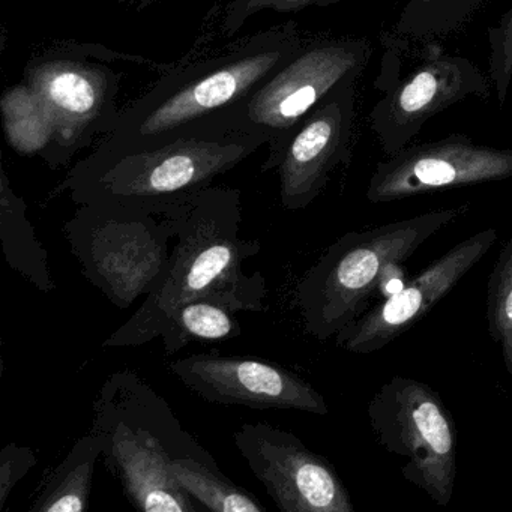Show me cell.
Returning <instances> with one entry per match:
<instances>
[{
	"instance_id": "cell-19",
	"label": "cell",
	"mask_w": 512,
	"mask_h": 512,
	"mask_svg": "<svg viewBox=\"0 0 512 512\" xmlns=\"http://www.w3.org/2000/svg\"><path fill=\"white\" fill-rule=\"evenodd\" d=\"M242 326L236 311L212 299L185 302L167 320L161 338L167 355H175L193 343L241 337Z\"/></svg>"
},
{
	"instance_id": "cell-16",
	"label": "cell",
	"mask_w": 512,
	"mask_h": 512,
	"mask_svg": "<svg viewBox=\"0 0 512 512\" xmlns=\"http://www.w3.org/2000/svg\"><path fill=\"white\" fill-rule=\"evenodd\" d=\"M100 457H103V446L89 431L74 443L67 457L50 473L29 511H88L92 479Z\"/></svg>"
},
{
	"instance_id": "cell-13",
	"label": "cell",
	"mask_w": 512,
	"mask_h": 512,
	"mask_svg": "<svg viewBox=\"0 0 512 512\" xmlns=\"http://www.w3.org/2000/svg\"><path fill=\"white\" fill-rule=\"evenodd\" d=\"M353 101V82L346 83L314 107L277 151L268 154L262 172L277 170L281 206L286 211L308 208L347 160Z\"/></svg>"
},
{
	"instance_id": "cell-11",
	"label": "cell",
	"mask_w": 512,
	"mask_h": 512,
	"mask_svg": "<svg viewBox=\"0 0 512 512\" xmlns=\"http://www.w3.org/2000/svg\"><path fill=\"white\" fill-rule=\"evenodd\" d=\"M496 241L497 230L485 229L458 242L338 332L335 344L355 355H371L385 349L424 319L481 262Z\"/></svg>"
},
{
	"instance_id": "cell-9",
	"label": "cell",
	"mask_w": 512,
	"mask_h": 512,
	"mask_svg": "<svg viewBox=\"0 0 512 512\" xmlns=\"http://www.w3.org/2000/svg\"><path fill=\"white\" fill-rule=\"evenodd\" d=\"M367 415L376 442L404 460L403 478L448 506L457 479V433L440 395L421 380L394 376L377 389Z\"/></svg>"
},
{
	"instance_id": "cell-10",
	"label": "cell",
	"mask_w": 512,
	"mask_h": 512,
	"mask_svg": "<svg viewBox=\"0 0 512 512\" xmlns=\"http://www.w3.org/2000/svg\"><path fill=\"white\" fill-rule=\"evenodd\" d=\"M239 454L281 512H353L337 470L292 431L244 424L233 434Z\"/></svg>"
},
{
	"instance_id": "cell-23",
	"label": "cell",
	"mask_w": 512,
	"mask_h": 512,
	"mask_svg": "<svg viewBox=\"0 0 512 512\" xmlns=\"http://www.w3.org/2000/svg\"><path fill=\"white\" fill-rule=\"evenodd\" d=\"M37 454L28 446L8 443L0 451V511H4L16 485L37 466Z\"/></svg>"
},
{
	"instance_id": "cell-5",
	"label": "cell",
	"mask_w": 512,
	"mask_h": 512,
	"mask_svg": "<svg viewBox=\"0 0 512 512\" xmlns=\"http://www.w3.org/2000/svg\"><path fill=\"white\" fill-rule=\"evenodd\" d=\"M467 211L457 206L340 236L296 287L305 332L320 341L335 337L367 311L391 272Z\"/></svg>"
},
{
	"instance_id": "cell-2",
	"label": "cell",
	"mask_w": 512,
	"mask_h": 512,
	"mask_svg": "<svg viewBox=\"0 0 512 512\" xmlns=\"http://www.w3.org/2000/svg\"><path fill=\"white\" fill-rule=\"evenodd\" d=\"M304 43L298 25L287 22L205 61L178 65L122 109L115 130L91 155L112 157L193 136L203 124L250 97Z\"/></svg>"
},
{
	"instance_id": "cell-21",
	"label": "cell",
	"mask_w": 512,
	"mask_h": 512,
	"mask_svg": "<svg viewBox=\"0 0 512 512\" xmlns=\"http://www.w3.org/2000/svg\"><path fill=\"white\" fill-rule=\"evenodd\" d=\"M488 335L502 353L506 373L512 377V236L491 269L487 284Z\"/></svg>"
},
{
	"instance_id": "cell-24",
	"label": "cell",
	"mask_w": 512,
	"mask_h": 512,
	"mask_svg": "<svg viewBox=\"0 0 512 512\" xmlns=\"http://www.w3.org/2000/svg\"><path fill=\"white\" fill-rule=\"evenodd\" d=\"M490 65L491 76L503 100L512 76V10L497 31L491 35Z\"/></svg>"
},
{
	"instance_id": "cell-22",
	"label": "cell",
	"mask_w": 512,
	"mask_h": 512,
	"mask_svg": "<svg viewBox=\"0 0 512 512\" xmlns=\"http://www.w3.org/2000/svg\"><path fill=\"white\" fill-rule=\"evenodd\" d=\"M340 0H230L221 13L220 31L224 37L238 34L248 20L263 11L292 14L313 7H326Z\"/></svg>"
},
{
	"instance_id": "cell-1",
	"label": "cell",
	"mask_w": 512,
	"mask_h": 512,
	"mask_svg": "<svg viewBox=\"0 0 512 512\" xmlns=\"http://www.w3.org/2000/svg\"><path fill=\"white\" fill-rule=\"evenodd\" d=\"M154 208L169 217L175 230L166 272L139 310L103 347L148 344L161 337L170 316L193 299H212L236 313L266 310V278L262 272L247 274L244 269L262 245L257 239L241 236V190L209 187L181 202Z\"/></svg>"
},
{
	"instance_id": "cell-18",
	"label": "cell",
	"mask_w": 512,
	"mask_h": 512,
	"mask_svg": "<svg viewBox=\"0 0 512 512\" xmlns=\"http://www.w3.org/2000/svg\"><path fill=\"white\" fill-rule=\"evenodd\" d=\"M173 476L202 508L215 512H266V506L221 472L215 458L185 455L170 464Z\"/></svg>"
},
{
	"instance_id": "cell-4",
	"label": "cell",
	"mask_w": 512,
	"mask_h": 512,
	"mask_svg": "<svg viewBox=\"0 0 512 512\" xmlns=\"http://www.w3.org/2000/svg\"><path fill=\"white\" fill-rule=\"evenodd\" d=\"M268 143L260 134H197L112 157L88 155L55 194L67 193L77 206L106 200L169 205L212 187Z\"/></svg>"
},
{
	"instance_id": "cell-20",
	"label": "cell",
	"mask_w": 512,
	"mask_h": 512,
	"mask_svg": "<svg viewBox=\"0 0 512 512\" xmlns=\"http://www.w3.org/2000/svg\"><path fill=\"white\" fill-rule=\"evenodd\" d=\"M463 92V73L451 62H436L419 71L397 95L395 118L418 122L445 109Z\"/></svg>"
},
{
	"instance_id": "cell-8",
	"label": "cell",
	"mask_w": 512,
	"mask_h": 512,
	"mask_svg": "<svg viewBox=\"0 0 512 512\" xmlns=\"http://www.w3.org/2000/svg\"><path fill=\"white\" fill-rule=\"evenodd\" d=\"M364 44L316 41L304 46L250 97L203 124L196 134H260L277 151L293 128L326 97L353 82L365 64Z\"/></svg>"
},
{
	"instance_id": "cell-15",
	"label": "cell",
	"mask_w": 512,
	"mask_h": 512,
	"mask_svg": "<svg viewBox=\"0 0 512 512\" xmlns=\"http://www.w3.org/2000/svg\"><path fill=\"white\" fill-rule=\"evenodd\" d=\"M0 241L5 260L32 286L44 293L55 290L49 253L28 217L25 199L14 191L7 172H0Z\"/></svg>"
},
{
	"instance_id": "cell-12",
	"label": "cell",
	"mask_w": 512,
	"mask_h": 512,
	"mask_svg": "<svg viewBox=\"0 0 512 512\" xmlns=\"http://www.w3.org/2000/svg\"><path fill=\"white\" fill-rule=\"evenodd\" d=\"M170 371L209 403L250 409L299 410L326 416L328 403L307 380L272 362L220 352L170 362Z\"/></svg>"
},
{
	"instance_id": "cell-7",
	"label": "cell",
	"mask_w": 512,
	"mask_h": 512,
	"mask_svg": "<svg viewBox=\"0 0 512 512\" xmlns=\"http://www.w3.org/2000/svg\"><path fill=\"white\" fill-rule=\"evenodd\" d=\"M146 64L140 56L118 53L100 44L64 41L35 55L23 71L28 83L50 110L55 122V146L47 160L52 170L67 166L98 136L118 125L122 73L104 62Z\"/></svg>"
},
{
	"instance_id": "cell-17",
	"label": "cell",
	"mask_w": 512,
	"mask_h": 512,
	"mask_svg": "<svg viewBox=\"0 0 512 512\" xmlns=\"http://www.w3.org/2000/svg\"><path fill=\"white\" fill-rule=\"evenodd\" d=\"M0 115L11 149L23 157L38 155L47 163L55 146V122L40 95L25 82L7 89Z\"/></svg>"
},
{
	"instance_id": "cell-3",
	"label": "cell",
	"mask_w": 512,
	"mask_h": 512,
	"mask_svg": "<svg viewBox=\"0 0 512 512\" xmlns=\"http://www.w3.org/2000/svg\"><path fill=\"white\" fill-rule=\"evenodd\" d=\"M92 433L104 464L134 508L145 512H197L202 506L173 476L185 455H208L182 427L170 404L130 368L107 377L94 401Z\"/></svg>"
},
{
	"instance_id": "cell-6",
	"label": "cell",
	"mask_w": 512,
	"mask_h": 512,
	"mask_svg": "<svg viewBox=\"0 0 512 512\" xmlns=\"http://www.w3.org/2000/svg\"><path fill=\"white\" fill-rule=\"evenodd\" d=\"M64 235L83 277L115 307L128 310L160 283L175 230L154 206L106 200L79 205Z\"/></svg>"
},
{
	"instance_id": "cell-14",
	"label": "cell",
	"mask_w": 512,
	"mask_h": 512,
	"mask_svg": "<svg viewBox=\"0 0 512 512\" xmlns=\"http://www.w3.org/2000/svg\"><path fill=\"white\" fill-rule=\"evenodd\" d=\"M512 178V151L469 143H439L395 155L380 164L368 185L371 203L395 202L442 188Z\"/></svg>"
}]
</instances>
